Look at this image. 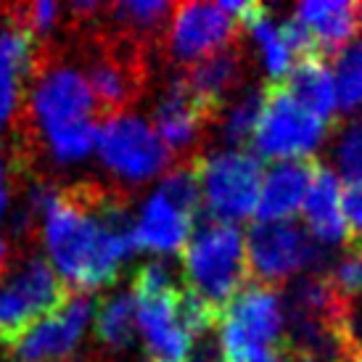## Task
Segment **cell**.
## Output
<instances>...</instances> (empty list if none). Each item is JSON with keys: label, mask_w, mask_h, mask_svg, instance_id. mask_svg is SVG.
<instances>
[{"label": "cell", "mask_w": 362, "mask_h": 362, "mask_svg": "<svg viewBox=\"0 0 362 362\" xmlns=\"http://www.w3.org/2000/svg\"><path fill=\"white\" fill-rule=\"evenodd\" d=\"M132 228L130 191L95 180L53 185L40 222L51 267L77 293L117 281L122 264L135 254Z\"/></svg>", "instance_id": "obj_1"}, {"label": "cell", "mask_w": 362, "mask_h": 362, "mask_svg": "<svg viewBox=\"0 0 362 362\" xmlns=\"http://www.w3.org/2000/svg\"><path fill=\"white\" fill-rule=\"evenodd\" d=\"M220 362H278L286 341L283 296L270 286L246 283L220 312Z\"/></svg>", "instance_id": "obj_2"}, {"label": "cell", "mask_w": 362, "mask_h": 362, "mask_svg": "<svg viewBox=\"0 0 362 362\" xmlns=\"http://www.w3.org/2000/svg\"><path fill=\"white\" fill-rule=\"evenodd\" d=\"M202 209V188L196 159L177 161L135 214V252L175 254L191 241L196 214Z\"/></svg>", "instance_id": "obj_3"}, {"label": "cell", "mask_w": 362, "mask_h": 362, "mask_svg": "<svg viewBox=\"0 0 362 362\" xmlns=\"http://www.w3.org/2000/svg\"><path fill=\"white\" fill-rule=\"evenodd\" d=\"M182 270L188 288L222 312L249 278L243 233L228 222L204 220L182 249Z\"/></svg>", "instance_id": "obj_4"}, {"label": "cell", "mask_w": 362, "mask_h": 362, "mask_svg": "<svg viewBox=\"0 0 362 362\" xmlns=\"http://www.w3.org/2000/svg\"><path fill=\"white\" fill-rule=\"evenodd\" d=\"M132 299L151 362H182L193 349L191 331L182 320V288L164 262H148L132 275Z\"/></svg>", "instance_id": "obj_5"}, {"label": "cell", "mask_w": 362, "mask_h": 362, "mask_svg": "<svg viewBox=\"0 0 362 362\" xmlns=\"http://www.w3.org/2000/svg\"><path fill=\"white\" fill-rule=\"evenodd\" d=\"M95 153L122 191L161 180L177 164L151 122L132 111L101 119L95 135Z\"/></svg>", "instance_id": "obj_6"}, {"label": "cell", "mask_w": 362, "mask_h": 362, "mask_svg": "<svg viewBox=\"0 0 362 362\" xmlns=\"http://www.w3.org/2000/svg\"><path fill=\"white\" fill-rule=\"evenodd\" d=\"M0 283V341L11 346L19 341L32 325L53 315L69 299V288L64 286L51 262L40 254H24V259L13 262Z\"/></svg>", "instance_id": "obj_7"}, {"label": "cell", "mask_w": 362, "mask_h": 362, "mask_svg": "<svg viewBox=\"0 0 362 362\" xmlns=\"http://www.w3.org/2000/svg\"><path fill=\"white\" fill-rule=\"evenodd\" d=\"M202 206L209 220L235 225L257 214L262 191V159L246 148H217L196 159Z\"/></svg>", "instance_id": "obj_8"}, {"label": "cell", "mask_w": 362, "mask_h": 362, "mask_svg": "<svg viewBox=\"0 0 362 362\" xmlns=\"http://www.w3.org/2000/svg\"><path fill=\"white\" fill-rule=\"evenodd\" d=\"M331 130L328 122L293 101L281 82H267L259 122L252 135V148L259 159H272L275 164L312 159V153L325 143Z\"/></svg>", "instance_id": "obj_9"}, {"label": "cell", "mask_w": 362, "mask_h": 362, "mask_svg": "<svg viewBox=\"0 0 362 362\" xmlns=\"http://www.w3.org/2000/svg\"><path fill=\"white\" fill-rule=\"evenodd\" d=\"M246 259L249 272L262 286H275L310 270L317 264V243L304 225L293 220L286 222H252L246 233Z\"/></svg>", "instance_id": "obj_10"}, {"label": "cell", "mask_w": 362, "mask_h": 362, "mask_svg": "<svg viewBox=\"0 0 362 362\" xmlns=\"http://www.w3.org/2000/svg\"><path fill=\"white\" fill-rule=\"evenodd\" d=\"M238 21L211 3H180L172 8L164 30V56L175 66L188 69L202 59L238 42Z\"/></svg>", "instance_id": "obj_11"}, {"label": "cell", "mask_w": 362, "mask_h": 362, "mask_svg": "<svg viewBox=\"0 0 362 362\" xmlns=\"http://www.w3.org/2000/svg\"><path fill=\"white\" fill-rule=\"evenodd\" d=\"M37 59V40L21 19L19 6L0 8V143L11 138L19 122L24 93Z\"/></svg>", "instance_id": "obj_12"}, {"label": "cell", "mask_w": 362, "mask_h": 362, "mask_svg": "<svg viewBox=\"0 0 362 362\" xmlns=\"http://www.w3.org/2000/svg\"><path fill=\"white\" fill-rule=\"evenodd\" d=\"M95 302L90 293L71 291L61 310L42 317L37 325L8 346L16 362H69L80 346L93 317Z\"/></svg>", "instance_id": "obj_13"}, {"label": "cell", "mask_w": 362, "mask_h": 362, "mask_svg": "<svg viewBox=\"0 0 362 362\" xmlns=\"http://www.w3.org/2000/svg\"><path fill=\"white\" fill-rule=\"evenodd\" d=\"M153 130L172 151L175 161L199 159V146L209 127H214L211 111L204 106L191 88L182 82L180 71L164 82L153 106Z\"/></svg>", "instance_id": "obj_14"}, {"label": "cell", "mask_w": 362, "mask_h": 362, "mask_svg": "<svg viewBox=\"0 0 362 362\" xmlns=\"http://www.w3.org/2000/svg\"><path fill=\"white\" fill-rule=\"evenodd\" d=\"M246 74H249V59L243 53L241 42H233L230 48L214 53L209 59H202L188 69H180L182 82L211 111L214 122L220 117V111L243 90Z\"/></svg>", "instance_id": "obj_15"}, {"label": "cell", "mask_w": 362, "mask_h": 362, "mask_svg": "<svg viewBox=\"0 0 362 362\" xmlns=\"http://www.w3.org/2000/svg\"><path fill=\"white\" fill-rule=\"evenodd\" d=\"M293 19L310 32L317 53L325 59L362 37V3L352 0H310L296 6Z\"/></svg>", "instance_id": "obj_16"}, {"label": "cell", "mask_w": 362, "mask_h": 362, "mask_svg": "<svg viewBox=\"0 0 362 362\" xmlns=\"http://www.w3.org/2000/svg\"><path fill=\"white\" fill-rule=\"evenodd\" d=\"M344 182L339 180V175L328 167V164H317L315 177H312L310 193L304 199L302 214L304 225L315 243L322 246H349L352 243V233L344 217Z\"/></svg>", "instance_id": "obj_17"}, {"label": "cell", "mask_w": 362, "mask_h": 362, "mask_svg": "<svg viewBox=\"0 0 362 362\" xmlns=\"http://www.w3.org/2000/svg\"><path fill=\"white\" fill-rule=\"evenodd\" d=\"M315 170H317V161L315 159L278 161V164L262 177L257 220H262V222L293 220L296 211L304 206V199H307V193H310Z\"/></svg>", "instance_id": "obj_18"}, {"label": "cell", "mask_w": 362, "mask_h": 362, "mask_svg": "<svg viewBox=\"0 0 362 362\" xmlns=\"http://www.w3.org/2000/svg\"><path fill=\"white\" fill-rule=\"evenodd\" d=\"M283 90L291 95L296 103H302L304 109L312 111L315 117L328 122L331 127H339V101H336V85L328 66V59L320 53L304 56L291 66L281 82Z\"/></svg>", "instance_id": "obj_19"}, {"label": "cell", "mask_w": 362, "mask_h": 362, "mask_svg": "<svg viewBox=\"0 0 362 362\" xmlns=\"http://www.w3.org/2000/svg\"><path fill=\"white\" fill-rule=\"evenodd\" d=\"M243 27L249 30V35L254 37L257 48H259L262 66L267 71L270 82H283L286 74L291 71V66L296 64V56L291 53L288 42L283 37L281 24L270 16L267 6H259L249 19L243 21Z\"/></svg>", "instance_id": "obj_20"}, {"label": "cell", "mask_w": 362, "mask_h": 362, "mask_svg": "<svg viewBox=\"0 0 362 362\" xmlns=\"http://www.w3.org/2000/svg\"><path fill=\"white\" fill-rule=\"evenodd\" d=\"M138 331L135 299L130 291L111 293L95 312V336L109 352H124Z\"/></svg>", "instance_id": "obj_21"}, {"label": "cell", "mask_w": 362, "mask_h": 362, "mask_svg": "<svg viewBox=\"0 0 362 362\" xmlns=\"http://www.w3.org/2000/svg\"><path fill=\"white\" fill-rule=\"evenodd\" d=\"M262 103H264V85L262 88H243L233 98L214 122V130L222 138L225 148H241L243 143H252L254 127L259 122Z\"/></svg>", "instance_id": "obj_22"}, {"label": "cell", "mask_w": 362, "mask_h": 362, "mask_svg": "<svg viewBox=\"0 0 362 362\" xmlns=\"http://www.w3.org/2000/svg\"><path fill=\"white\" fill-rule=\"evenodd\" d=\"M333 85L339 114L362 111V37L349 42L344 51L333 56Z\"/></svg>", "instance_id": "obj_23"}, {"label": "cell", "mask_w": 362, "mask_h": 362, "mask_svg": "<svg viewBox=\"0 0 362 362\" xmlns=\"http://www.w3.org/2000/svg\"><path fill=\"white\" fill-rule=\"evenodd\" d=\"M333 161L341 170L344 180L362 177V111L339 124V135L333 143Z\"/></svg>", "instance_id": "obj_24"}, {"label": "cell", "mask_w": 362, "mask_h": 362, "mask_svg": "<svg viewBox=\"0 0 362 362\" xmlns=\"http://www.w3.org/2000/svg\"><path fill=\"white\" fill-rule=\"evenodd\" d=\"M11 191H13V172H11L8 156L0 153V225L8 214V204H11ZM16 262V254L11 249V238H6L0 233V278L11 270V264Z\"/></svg>", "instance_id": "obj_25"}, {"label": "cell", "mask_w": 362, "mask_h": 362, "mask_svg": "<svg viewBox=\"0 0 362 362\" xmlns=\"http://www.w3.org/2000/svg\"><path fill=\"white\" fill-rule=\"evenodd\" d=\"M344 217L352 233V241H362V177L360 180H346L344 182Z\"/></svg>", "instance_id": "obj_26"}, {"label": "cell", "mask_w": 362, "mask_h": 362, "mask_svg": "<svg viewBox=\"0 0 362 362\" xmlns=\"http://www.w3.org/2000/svg\"><path fill=\"white\" fill-rule=\"evenodd\" d=\"M182 362H188V360H182ZM191 362H220V349H217V352H211V349H204L202 357H199V360H191Z\"/></svg>", "instance_id": "obj_27"}, {"label": "cell", "mask_w": 362, "mask_h": 362, "mask_svg": "<svg viewBox=\"0 0 362 362\" xmlns=\"http://www.w3.org/2000/svg\"><path fill=\"white\" fill-rule=\"evenodd\" d=\"M349 362H362V341H357V346L352 349V357H349Z\"/></svg>", "instance_id": "obj_28"}, {"label": "cell", "mask_w": 362, "mask_h": 362, "mask_svg": "<svg viewBox=\"0 0 362 362\" xmlns=\"http://www.w3.org/2000/svg\"><path fill=\"white\" fill-rule=\"evenodd\" d=\"M278 362H288V360H283V357H281V360H278Z\"/></svg>", "instance_id": "obj_29"}]
</instances>
